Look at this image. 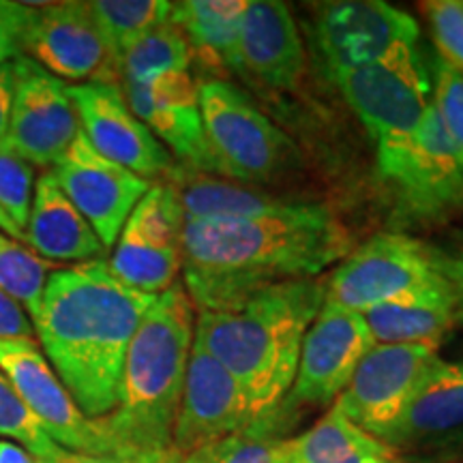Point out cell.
Listing matches in <instances>:
<instances>
[{
  "label": "cell",
  "instance_id": "cell-1",
  "mask_svg": "<svg viewBox=\"0 0 463 463\" xmlns=\"http://www.w3.org/2000/svg\"><path fill=\"white\" fill-rule=\"evenodd\" d=\"M352 251V232L322 204L292 202L251 219H184L183 288L195 311L234 309L273 286L316 279Z\"/></svg>",
  "mask_w": 463,
  "mask_h": 463
},
{
  "label": "cell",
  "instance_id": "cell-2",
  "mask_svg": "<svg viewBox=\"0 0 463 463\" xmlns=\"http://www.w3.org/2000/svg\"><path fill=\"white\" fill-rule=\"evenodd\" d=\"M155 298L116 279L108 260L52 270L39 314V347L90 420L116 408L127 350Z\"/></svg>",
  "mask_w": 463,
  "mask_h": 463
},
{
  "label": "cell",
  "instance_id": "cell-3",
  "mask_svg": "<svg viewBox=\"0 0 463 463\" xmlns=\"http://www.w3.org/2000/svg\"><path fill=\"white\" fill-rule=\"evenodd\" d=\"M183 283L159 294L127 350L118 402L97 420L118 463H174L172 431L195 337Z\"/></svg>",
  "mask_w": 463,
  "mask_h": 463
},
{
  "label": "cell",
  "instance_id": "cell-4",
  "mask_svg": "<svg viewBox=\"0 0 463 463\" xmlns=\"http://www.w3.org/2000/svg\"><path fill=\"white\" fill-rule=\"evenodd\" d=\"M326 300V281H289L234 309L195 311V341L245 391L258 419L269 422L292 389L300 345Z\"/></svg>",
  "mask_w": 463,
  "mask_h": 463
},
{
  "label": "cell",
  "instance_id": "cell-5",
  "mask_svg": "<svg viewBox=\"0 0 463 463\" xmlns=\"http://www.w3.org/2000/svg\"><path fill=\"white\" fill-rule=\"evenodd\" d=\"M375 144V157L403 146L433 103L430 65L419 42L399 43L378 61L333 80Z\"/></svg>",
  "mask_w": 463,
  "mask_h": 463
},
{
  "label": "cell",
  "instance_id": "cell-6",
  "mask_svg": "<svg viewBox=\"0 0 463 463\" xmlns=\"http://www.w3.org/2000/svg\"><path fill=\"white\" fill-rule=\"evenodd\" d=\"M202 125L222 176L241 183H264L292 161L289 137L239 86L208 78L198 82Z\"/></svg>",
  "mask_w": 463,
  "mask_h": 463
},
{
  "label": "cell",
  "instance_id": "cell-7",
  "mask_svg": "<svg viewBox=\"0 0 463 463\" xmlns=\"http://www.w3.org/2000/svg\"><path fill=\"white\" fill-rule=\"evenodd\" d=\"M378 172L408 222L431 223L463 211V159L433 103L414 136L378 159Z\"/></svg>",
  "mask_w": 463,
  "mask_h": 463
},
{
  "label": "cell",
  "instance_id": "cell-8",
  "mask_svg": "<svg viewBox=\"0 0 463 463\" xmlns=\"http://www.w3.org/2000/svg\"><path fill=\"white\" fill-rule=\"evenodd\" d=\"M444 279L438 253L402 232H382L341 262L326 279V298L364 314Z\"/></svg>",
  "mask_w": 463,
  "mask_h": 463
},
{
  "label": "cell",
  "instance_id": "cell-9",
  "mask_svg": "<svg viewBox=\"0 0 463 463\" xmlns=\"http://www.w3.org/2000/svg\"><path fill=\"white\" fill-rule=\"evenodd\" d=\"M184 215L172 183H153L120 230L108 260L116 279L159 297L176 283L183 264Z\"/></svg>",
  "mask_w": 463,
  "mask_h": 463
},
{
  "label": "cell",
  "instance_id": "cell-10",
  "mask_svg": "<svg viewBox=\"0 0 463 463\" xmlns=\"http://www.w3.org/2000/svg\"><path fill=\"white\" fill-rule=\"evenodd\" d=\"M0 372L58 447L116 461L112 444L97 420L78 408L33 339H0Z\"/></svg>",
  "mask_w": 463,
  "mask_h": 463
},
{
  "label": "cell",
  "instance_id": "cell-11",
  "mask_svg": "<svg viewBox=\"0 0 463 463\" xmlns=\"http://www.w3.org/2000/svg\"><path fill=\"white\" fill-rule=\"evenodd\" d=\"M419 34L408 11L382 0H341L316 7L314 43L331 80L378 61L399 43L419 42Z\"/></svg>",
  "mask_w": 463,
  "mask_h": 463
},
{
  "label": "cell",
  "instance_id": "cell-12",
  "mask_svg": "<svg viewBox=\"0 0 463 463\" xmlns=\"http://www.w3.org/2000/svg\"><path fill=\"white\" fill-rule=\"evenodd\" d=\"M439 344H375L333 405L363 431L384 439L402 419Z\"/></svg>",
  "mask_w": 463,
  "mask_h": 463
},
{
  "label": "cell",
  "instance_id": "cell-13",
  "mask_svg": "<svg viewBox=\"0 0 463 463\" xmlns=\"http://www.w3.org/2000/svg\"><path fill=\"white\" fill-rule=\"evenodd\" d=\"M373 345V335L363 314L324 300L300 345L297 375L283 408L337 402L358 363Z\"/></svg>",
  "mask_w": 463,
  "mask_h": 463
},
{
  "label": "cell",
  "instance_id": "cell-14",
  "mask_svg": "<svg viewBox=\"0 0 463 463\" xmlns=\"http://www.w3.org/2000/svg\"><path fill=\"white\" fill-rule=\"evenodd\" d=\"M80 129L90 146L114 164L148 183H164L176 170V159L153 131L133 114L116 82L69 86Z\"/></svg>",
  "mask_w": 463,
  "mask_h": 463
},
{
  "label": "cell",
  "instance_id": "cell-15",
  "mask_svg": "<svg viewBox=\"0 0 463 463\" xmlns=\"http://www.w3.org/2000/svg\"><path fill=\"white\" fill-rule=\"evenodd\" d=\"M256 425L262 420L234 375L194 339L172 431L174 455L183 457Z\"/></svg>",
  "mask_w": 463,
  "mask_h": 463
},
{
  "label": "cell",
  "instance_id": "cell-16",
  "mask_svg": "<svg viewBox=\"0 0 463 463\" xmlns=\"http://www.w3.org/2000/svg\"><path fill=\"white\" fill-rule=\"evenodd\" d=\"M17 84L5 144L33 167H54L80 133L69 84L28 56L15 61Z\"/></svg>",
  "mask_w": 463,
  "mask_h": 463
},
{
  "label": "cell",
  "instance_id": "cell-17",
  "mask_svg": "<svg viewBox=\"0 0 463 463\" xmlns=\"http://www.w3.org/2000/svg\"><path fill=\"white\" fill-rule=\"evenodd\" d=\"M52 172L106 251L116 245L133 208L153 187V183L97 153L82 129Z\"/></svg>",
  "mask_w": 463,
  "mask_h": 463
},
{
  "label": "cell",
  "instance_id": "cell-18",
  "mask_svg": "<svg viewBox=\"0 0 463 463\" xmlns=\"http://www.w3.org/2000/svg\"><path fill=\"white\" fill-rule=\"evenodd\" d=\"M26 56L65 84H120V73L95 24L90 5L82 0L37 5Z\"/></svg>",
  "mask_w": 463,
  "mask_h": 463
},
{
  "label": "cell",
  "instance_id": "cell-19",
  "mask_svg": "<svg viewBox=\"0 0 463 463\" xmlns=\"http://www.w3.org/2000/svg\"><path fill=\"white\" fill-rule=\"evenodd\" d=\"M133 114L170 150L178 165L222 176L202 125L198 82L189 71L170 73L148 84H120Z\"/></svg>",
  "mask_w": 463,
  "mask_h": 463
},
{
  "label": "cell",
  "instance_id": "cell-20",
  "mask_svg": "<svg viewBox=\"0 0 463 463\" xmlns=\"http://www.w3.org/2000/svg\"><path fill=\"white\" fill-rule=\"evenodd\" d=\"M382 442L397 453L463 447V361L433 358Z\"/></svg>",
  "mask_w": 463,
  "mask_h": 463
},
{
  "label": "cell",
  "instance_id": "cell-21",
  "mask_svg": "<svg viewBox=\"0 0 463 463\" xmlns=\"http://www.w3.org/2000/svg\"><path fill=\"white\" fill-rule=\"evenodd\" d=\"M241 58L245 73L266 89H298L307 71V50L286 3L247 0L241 17Z\"/></svg>",
  "mask_w": 463,
  "mask_h": 463
},
{
  "label": "cell",
  "instance_id": "cell-22",
  "mask_svg": "<svg viewBox=\"0 0 463 463\" xmlns=\"http://www.w3.org/2000/svg\"><path fill=\"white\" fill-rule=\"evenodd\" d=\"M24 242L50 264H84L106 253L99 236L71 204L52 170H43L34 183Z\"/></svg>",
  "mask_w": 463,
  "mask_h": 463
},
{
  "label": "cell",
  "instance_id": "cell-23",
  "mask_svg": "<svg viewBox=\"0 0 463 463\" xmlns=\"http://www.w3.org/2000/svg\"><path fill=\"white\" fill-rule=\"evenodd\" d=\"M375 344H439L457 324L455 298L449 283L430 286L372 307L363 314Z\"/></svg>",
  "mask_w": 463,
  "mask_h": 463
},
{
  "label": "cell",
  "instance_id": "cell-24",
  "mask_svg": "<svg viewBox=\"0 0 463 463\" xmlns=\"http://www.w3.org/2000/svg\"><path fill=\"white\" fill-rule=\"evenodd\" d=\"M402 453L363 431L337 408L297 438L277 439L273 463H399Z\"/></svg>",
  "mask_w": 463,
  "mask_h": 463
},
{
  "label": "cell",
  "instance_id": "cell-25",
  "mask_svg": "<svg viewBox=\"0 0 463 463\" xmlns=\"http://www.w3.org/2000/svg\"><path fill=\"white\" fill-rule=\"evenodd\" d=\"M247 0L172 3L170 22L187 37L191 58L208 69L245 73L241 58V17Z\"/></svg>",
  "mask_w": 463,
  "mask_h": 463
},
{
  "label": "cell",
  "instance_id": "cell-26",
  "mask_svg": "<svg viewBox=\"0 0 463 463\" xmlns=\"http://www.w3.org/2000/svg\"><path fill=\"white\" fill-rule=\"evenodd\" d=\"M167 183L178 191L184 219H251L277 215L292 206V202L183 165H176Z\"/></svg>",
  "mask_w": 463,
  "mask_h": 463
},
{
  "label": "cell",
  "instance_id": "cell-27",
  "mask_svg": "<svg viewBox=\"0 0 463 463\" xmlns=\"http://www.w3.org/2000/svg\"><path fill=\"white\" fill-rule=\"evenodd\" d=\"M89 5L118 73L127 52L144 34L170 20L172 11V3L165 0H95Z\"/></svg>",
  "mask_w": 463,
  "mask_h": 463
},
{
  "label": "cell",
  "instance_id": "cell-28",
  "mask_svg": "<svg viewBox=\"0 0 463 463\" xmlns=\"http://www.w3.org/2000/svg\"><path fill=\"white\" fill-rule=\"evenodd\" d=\"M191 62L187 37L167 20L127 52L120 62V84H148L164 75L189 71Z\"/></svg>",
  "mask_w": 463,
  "mask_h": 463
},
{
  "label": "cell",
  "instance_id": "cell-29",
  "mask_svg": "<svg viewBox=\"0 0 463 463\" xmlns=\"http://www.w3.org/2000/svg\"><path fill=\"white\" fill-rule=\"evenodd\" d=\"M52 270L54 264L0 232V289L24 307L31 320L39 314Z\"/></svg>",
  "mask_w": 463,
  "mask_h": 463
},
{
  "label": "cell",
  "instance_id": "cell-30",
  "mask_svg": "<svg viewBox=\"0 0 463 463\" xmlns=\"http://www.w3.org/2000/svg\"><path fill=\"white\" fill-rule=\"evenodd\" d=\"M0 438L20 444L39 461L50 459L58 450V444L43 431L37 416L22 402L3 372H0Z\"/></svg>",
  "mask_w": 463,
  "mask_h": 463
},
{
  "label": "cell",
  "instance_id": "cell-31",
  "mask_svg": "<svg viewBox=\"0 0 463 463\" xmlns=\"http://www.w3.org/2000/svg\"><path fill=\"white\" fill-rule=\"evenodd\" d=\"M269 422L251 427L234 436L215 439L174 463H273L277 438L266 431Z\"/></svg>",
  "mask_w": 463,
  "mask_h": 463
},
{
  "label": "cell",
  "instance_id": "cell-32",
  "mask_svg": "<svg viewBox=\"0 0 463 463\" xmlns=\"http://www.w3.org/2000/svg\"><path fill=\"white\" fill-rule=\"evenodd\" d=\"M34 183V167L15 155L7 144H0V208L22 234L28 225Z\"/></svg>",
  "mask_w": 463,
  "mask_h": 463
},
{
  "label": "cell",
  "instance_id": "cell-33",
  "mask_svg": "<svg viewBox=\"0 0 463 463\" xmlns=\"http://www.w3.org/2000/svg\"><path fill=\"white\" fill-rule=\"evenodd\" d=\"M431 82H433V106H436L444 129L450 142L455 144L457 153L463 159V73L436 58L431 62Z\"/></svg>",
  "mask_w": 463,
  "mask_h": 463
},
{
  "label": "cell",
  "instance_id": "cell-34",
  "mask_svg": "<svg viewBox=\"0 0 463 463\" xmlns=\"http://www.w3.org/2000/svg\"><path fill=\"white\" fill-rule=\"evenodd\" d=\"M430 22L439 58L463 73V3L461 0H430L420 5Z\"/></svg>",
  "mask_w": 463,
  "mask_h": 463
},
{
  "label": "cell",
  "instance_id": "cell-35",
  "mask_svg": "<svg viewBox=\"0 0 463 463\" xmlns=\"http://www.w3.org/2000/svg\"><path fill=\"white\" fill-rule=\"evenodd\" d=\"M37 5L0 0V65L26 56V39Z\"/></svg>",
  "mask_w": 463,
  "mask_h": 463
},
{
  "label": "cell",
  "instance_id": "cell-36",
  "mask_svg": "<svg viewBox=\"0 0 463 463\" xmlns=\"http://www.w3.org/2000/svg\"><path fill=\"white\" fill-rule=\"evenodd\" d=\"M34 326L24 307L0 289V339H33Z\"/></svg>",
  "mask_w": 463,
  "mask_h": 463
},
{
  "label": "cell",
  "instance_id": "cell-37",
  "mask_svg": "<svg viewBox=\"0 0 463 463\" xmlns=\"http://www.w3.org/2000/svg\"><path fill=\"white\" fill-rule=\"evenodd\" d=\"M438 269L453 292L457 324H463V249L455 256H439L438 253Z\"/></svg>",
  "mask_w": 463,
  "mask_h": 463
},
{
  "label": "cell",
  "instance_id": "cell-38",
  "mask_svg": "<svg viewBox=\"0 0 463 463\" xmlns=\"http://www.w3.org/2000/svg\"><path fill=\"white\" fill-rule=\"evenodd\" d=\"M15 84H17L15 61L0 65V144H5V140H7L11 103H14Z\"/></svg>",
  "mask_w": 463,
  "mask_h": 463
},
{
  "label": "cell",
  "instance_id": "cell-39",
  "mask_svg": "<svg viewBox=\"0 0 463 463\" xmlns=\"http://www.w3.org/2000/svg\"><path fill=\"white\" fill-rule=\"evenodd\" d=\"M0 463H39L37 457H33L20 444L0 439Z\"/></svg>",
  "mask_w": 463,
  "mask_h": 463
},
{
  "label": "cell",
  "instance_id": "cell-40",
  "mask_svg": "<svg viewBox=\"0 0 463 463\" xmlns=\"http://www.w3.org/2000/svg\"><path fill=\"white\" fill-rule=\"evenodd\" d=\"M39 463H118V461L101 459V457H90V455H82V453H73V450L58 447V450L50 457V459L39 461Z\"/></svg>",
  "mask_w": 463,
  "mask_h": 463
},
{
  "label": "cell",
  "instance_id": "cell-41",
  "mask_svg": "<svg viewBox=\"0 0 463 463\" xmlns=\"http://www.w3.org/2000/svg\"><path fill=\"white\" fill-rule=\"evenodd\" d=\"M0 232H3V234H7L9 239H14V241L24 245V234H22V232L15 228V223L11 222L9 215L3 211V208H0Z\"/></svg>",
  "mask_w": 463,
  "mask_h": 463
},
{
  "label": "cell",
  "instance_id": "cell-42",
  "mask_svg": "<svg viewBox=\"0 0 463 463\" xmlns=\"http://www.w3.org/2000/svg\"><path fill=\"white\" fill-rule=\"evenodd\" d=\"M399 463H430V461H403V459H402Z\"/></svg>",
  "mask_w": 463,
  "mask_h": 463
}]
</instances>
